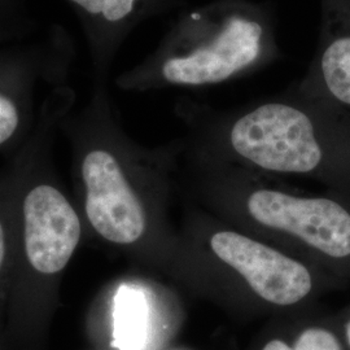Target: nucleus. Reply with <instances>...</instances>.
<instances>
[{
	"label": "nucleus",
	"mask_w": 350,
	"mask_h": 350,
	"mask_svg": "<svg viewBox=\"0 0 350 350\" xmlns=\"http://www.w3.org/2000/svg\"><path fill=\"white\" fill-rule=\"evenodd\" d=\"M278 59L270 1L213 0L179 13L154 51L116 83L130 91L204 88L252 75Z\"/></svg>",
	"instance_id": "obj_1"
},
{
	"label": "nucleus",
	"mask_w": 350,
	"mask_h": 350,
	"mask_svg": "<svg viewBox=\"0 0 350 350\" xmlns=\"http://www.w3.org/2000/svg\"><path fill=\"white\" fill-rule=\"evenodd\" d=\"M293 91L245 111L208 122L206 138L217 152L265 172L308 174L321 166L325 148L318 125Z\"/></svg>",
	"instance_id": "obj_2"
},
{
	"label": "nucleus",
	"mask_w": 350,
	"mask_h": 350,
	"mask_svg": "<svg viewBox=\"0 0 350 350\" xmlns=\"http://www.w3.org/2000/svg\"><path fill=\"white\" fill-rule=\"evenodd\" d=\"M104 88L96 85L90 140L81 159L88 222L101 238L129 245L143 237L146 213L125 172L124 152L105 121Z\"/></svg>",
	"instance_id": "obj_3"
},
{
	"label": "nucleus",
	"mask_w": 350,
	"mask_h": 350,
	"mask_svg": "<svg viewBox=\"0 0 350 350\" xmlns=\"http://www.w3.org/2000/svg\"><path fill=\"white\" fill-rule=\"evenodd\" d=\"M75 55V43L60 25L0 40V147L18 134L33 90L40 83L64 85Z\"/></svg>",
	"instance_id": "obj_4"
},
{
	"label": "nucleus",
	"mask_w": 350,
	"mask_h": 350,
	"mask_svg": "<svg viewBox=\"0 0 350 350\" xmlns=\"http://www.w3.org/2000/svg\"><path fill=\"white\" fill-rule=\"evenodd\" d=\"M247 212L256 224L299 239L329 257L350 254V214L334 200L261 188L248 196Z\"/></svg>",
	"instance_id": "obj_5"
},
{
	"label": "nucleus",
	"mask_w": 350,
	"mask_h": 350,
	"mask_svg": "<svg viewBox=\"0 0 350 350\" xmlns=\"http://www.w3.org/2000/svg\"><path fill=\"white\" fill-rule=\"evenodd\" d=\"M213 254L237 271L263 301L291 306L313 288L310 271L295 258L237 231L221 230L209 239Z\"/></svg>",
	"instance_id": "obj_6"
},
{
	"label": "nucleus",
	"mask_w": 350,
	"mask_h": 350,
	"mask_svg": "<svg viewBox=\"0 0 350 350\" xmlns=\"http://www.w3.org/2000/svg\"><path fill=\"white\" fill-rule=\"evenodd\" d=\"M85 36L95 85L105 86L130 34L150 18L186 5V0H63Z\"/></svg>",
	"instance_id": "obj_7"
},
{
	"label": "nucleus",
	"mask_w": 350,
	"mask_h": 350,
	"mask_svg": "<svg viewBox=\"0 0 350 350\" xmlns=\"http://www.w3.org/2000/svg\"><path fill=\"white\" fill-rule=\"evenodd\" d=\"M26 257L40 274L65 269L79 244L82 227L70 202L57 188L40 185L24 200Z\"/></svg>",
	"instance_id": "obj_8"
},
{
	"label": "nucleus",
	"mask_w": 350,
	"mask_h": 350,
	"mask_svg": "<svg viewBox=\"0 0 350 350\" xmlns=\"http://www.w3.org/2000/svg\"><path fill=\"white\" fill-rule=\"evenodd\" d=\"M317 86L350 107V30L332 33L325 40L319 59L300 88L312 91Z\"/></svg>",
	"instance_id": "obj_9"
},
{
	"label": "nucleus",
	"mask_w": 350,
	"mask_h": 350,
	"mask_svg": "<svg viewBox=\"0 0 350 350\" xmlns=\"http://www.w3.org/2000/svg\"><path fill=\"white\" fill-rule=\"evenodd\" d=\"M114 347L142 350L148 336V310L142 293L124 288L114 308Z\"/></svg>",
	"instance_id": "obj_10"
},
{
	"label": "nucleus",
	"mask_w": 350,
	"mask_h": 350,
	"mask_svg": "<svg viewBox=\"0 0 350 350\" xmlns=\"http://www.w3.org/2000/svg\"><path fill=\"white\" fill-rule=\"evenodd\" d=\"M0 25L20 30L37 29L34 20L27 14L26 0H0Z\"/></svg>",
	"instance_id": "obj_11"
},
{
	"label": "nucleus",
	"mask_w": 350,
	"mask_h": 350,
	"mask_svg": "<svg viewBox=\"0 0 350 350\" xmlns=\"http://www.w3.org/2000/svg\"><path fill=\"white\" fill-rule=\"evenodd\" d=\"M296 350H342L338 338L323 328H308L295 342Z\"/></svg>",
	"instance_id": "obj_12"
},
{
	"label": "nucleus",
	"mask_w": 350,
	"mask_h": 350,
	"mask_svg": "<svg viewBox=\"0 0 350 350\" xmlns=\"http://www.w3.org/2000/svg\"><path fill=\"white\" fill-rule=\"evenodd\" d=\"M34 30H20V29H14V27H10V26L0 25V40H7V39H13V38L24 37L27 36Z\"/></svg>",
	"instance_id": "obj_13"
},
{
	"label": "nucleus",
	"mask_w": 350,
	"mask_h": 350,
	"mask_svg": "<svg viewBox=\"0 0 350 350\" xmlns=\"http://www.w3.org/2000/svg\"><path fill=\"white\" fill-rule=\"evenodd\" d=\"M262 350H296L292 347H289L287 342L282 341V340H271L270 342H267L265 345Z\"/></svg>",
	"instance_id": "obj_14"
},
{
	"label": "nucleus",
	"mask_w": 350,
	"mask_h": 350,
	"mask_svg": "<svg viewBox=\"0 0 350 350\" xmlns=\"http://www.w3.org/2000/svg\"><path fill=\"white\" fill-rule=\"evenodd\" d=\"M4 257H5V232H4V228L0 222V269L4 262Z\"/></svg>",
	"instance_id": "obj_15"
},
{
	"label": "nucleus",
	"mask_w": 350,
	"mask_h": 350,
	"mask_svg": "<svg viewBox=\"0 0 350 350\" xmlns=\"http://www.w3.org/2000/svg\"><path fill=\"white\" fill-rule=\"evenodd\" d=\"M347 338H348V342H349L350 345V322L347 325Z\"/></svg>",
	"instance_id": "obj_16"
}]
</instances>
